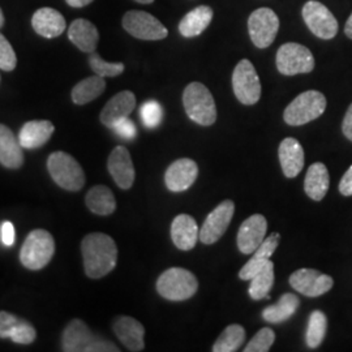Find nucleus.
Masks as SVG:
<instances>
[{"label": "nucleus", "instance_id": "1", "mask_svg": "<svg viewBox=\"0 0 352 352\" xmlns=\"http://www.w3.org/2000/svg\"><path fill=\"white\" fill-rule=\"evenodd\" d=\"M84 269L89 278L98 279L111 273L118 263V247L111 236L93 232L81 243Z\"/></svg>", "mask_w": 352, "mask_h": 352}, {"label": "nucleus", "instance_id": "2", "mask_svg": "<svg viewBox=\"0 0 352 352\" xmlns=\"http://www.w3.org/2000/svg\"><path fill=\"white\" fill-rule=\"evenodd\" d=\"M62 349L64 352H119L110 340L96 337L81 320H72L63 331Z\"/></svg>", "mask_w": 352, "mask_h": 352}, {"label": "nucleus", "instance_id": "3", "mask_svg": "<svg viewBox=\"0 0 352 352\" xmlns=\"http://www.w3.org/2000/svg\"><path fill=\"white\" fill-rule=\"evenodd\" d=\"M183 104L189 119L202 126H213L217 106L210 90L201 82H190L183 93Z\"/></svg>", "mask_w": 352, "mask_h": 352}, {"label": "nucleus", "instance_id": "4", "mask_svg": "<svg viewBox=\"0 0 352 352\" xmlns=\"http://www.w3.org/2000/svg\"><path fill=\"white\" fill-rule=\"evenodd\" d=\"M199 289V280L192 272L183 267H170L157 280L158 294L171 302L190 299Z\"/></svg>", "mask_w": 352, "mask_h": 352}, {"label": "nucleus", "instance_id": "5", "mask_svg": "<svg viewBox=\"0 0 352 352\" xmlns=\"http://www.w3.org/2000/svg\"><path fill=\"white\" fill-rule=\"evenodd\" d=\"M327 104V97L321 91L308 90L289 103L283 113V119L289 126H304L325 113Z\"/></svg>", "mask_w": 352, "mask_h": 352}, {"label": "nucleus", "instance_id": "6", "mask_svg": "<svg viewBox=\"0 0 352 352\" xmlns=\"http://www.w3.org/2000/svg\"><path fill=\"white\" fill-rule=\"evenodd\" d=\"M47 168L54 182L65 190L77 192L85 186L82 167L68 153H52L47 160Z\"/></svg>", "mask_w": 352, "mask_h": 352}, {"label": "nucleus", "instance_id": "7", "mask_svg": "<svg viewBox=\"0 0 352 352\" xmlns=\"http://www.w3.org/2000/svg\"><path fill=\"white\" fill-rule=\"evenodd\" d=\"M55 252V241L46 230L32 231L20 251L21 264L29 270H41L49 264Z\"/></svg>", "mask_w": 352, "mask_h": 352}, {"label": "nucleus", "instance_id": "8", "mask_svg": "<svg viewBox=\"0 0 352 352\" xmlns=\"http://www.w3.org/2000/svg\"><path fill=\"white\" fill-rule=\"evenodd\" d=\"M276 63L279 74L285 76L311 74L316 64L311 50L295 42L285 43L278 49Z\"/></svg>", "mask_w": 352, "mask_h": 352}, {"label": "nucleus", "instance_id": "9", "mask_svg": "<svg viewBox=\"0 0 352 352\" xmlns=\"http://www.w3.org/2000/svg\"><path fill=\"white\" fill-rule=\"evenodd\" d=\"M232 89L241 104L253 106L260 101L261 81L254 65L248 59L236 64L232 74Z\"/></svg>", "mask_w": 352, "mask_h": 352}, {"label": "nucleus", "instance_id": "10", "mask_svg": "<svg viewBox=\"0 0 352 352\" xmlns=\"http://www.w3.org/2000/svg\"><path fill=\"white\" fill-rule=\"evenodd\" d=\"M122 24L128 34L142 41H161L168 34L166 26L145 11H128L123 16Z\"/></svg>", "mask_w": 352, "mask_h": 352}, {"label": "nucleus", "instance_id": "11", "mask_svg": "<svg viewBox=\"0 0 352 352\" xmlns=\"http://www.w3.org/2000/svg\"><path fill=\"white\" fill-rule=\"evenodd\" d=\"M305 25L321 39H333L338 34V21L327 6L317 0H309L302 10Z\"/></svg>", "mask_w": 352, "mask_h": 352}, {"label": "nucleus", "instance_id": "12", "mask_svg": "<svg viewBox=\"0 0 352 352\" xmlns=\"http://www.w3.org/2000/svg\"><path fill=\"white\" fill-rule=\"evenodd\" d=\"M279 19L270 8H258L248 19V32L252 42L258 49L269 47L277 37Z\"/></svg>", "mask_w": 352, "mask_h": 352}, {"label": "nucleus", "instance_id": "13", "mask_svg": "<svg viewBox=\"0 0 352 352\" xmlns=\"http://www.w3.org/2000/svg\"><path fill=\"white\" fill-rule=\"evenodd\" d=\"M235 212V205L231 200L221 202L213 212L206 217L201 230L200 240L206 245H212L221 239L230 226Z\"/></svg>", "mask_w": 352, "mask_h": 352}, {"label": "nucleus", "instance_id": "14", "mask_svg": "<svg viewBox=\"0 0 352 352\" xmlns=\"http://www.w3.org/2000/svg\"><path fill=\"white\" fill-rule=\"evenodd\" d=\"M289 285L304 296L318 298L331 289L334 280L315 269H299L291 274Z\"/></svg>", "mask_w": 352, "mask_h": 352}, {"label": "nucleus", "instance_id": "15", "mask_svg": "<svg viewBox=\"0 0 352 352\" xmlns=\"http://www.w3.org/2000/svg\"><path fill=\"white\" fill-rule=\"evenodd\" d=\"M267 231V221L263 214H253L247 218L238 232V248L243 254H253L263 244Z\"/></svg>", "mask_w": 352, "mask_h": 352}, {"label": "nucleus", "instance_id": "16", "mask_svg": "<svg viewBox=\"0 0 352 352\" xmlns=\"http://www.w3.org/2000/svg\"><path fill=\"white\" fill-rule=\"evenodd\" d=\"M199 176V166L189 158H180L168 166L164 174L166 187L171 192H184L193 186Z\"/></svg>", "mask_w": 352, "mask_h": 352}, {"label": "nucleus", "instance_id": "17", "mask_svg": "<svg viewBox=\"0 0 352 352\" xmlns=\"http://www.w3.org/2000/svg\"><path fill=\"white\" fill-rule=\"evenodd\" d=\"M109 173L113 176V182L122 189H129L135 183V166L131 154L124 146H116L107 161Z\"/></svg>", "mask_w": 352, "mask_h": 352}, {"label": "nucleus", "instance_id": "18", "mask_svg": "<svg viewBox=\"0 0 352 352\" xmlns=\"http://www.w3.org/2000/svg\"><path fill=\"white\" fill-rule=\"evenodd\" d=\"M113 333L119 340L124 344L126 350L132 352H139L145 347V327L133 317L122 316L116 318L113 322Z\"/></svg>", "mask_w": 352, "mask_h": 352}, {"label": "nucleus", "instance_id": "19", "mask_svg": "<svg viewBox=\"0 0 352 352\" xmlns=\"http://www.w3.org/2000/svg\"><path fill=\"white\" fill-rule=\"evenodd\" d=\"M200 231L197 222L188 214H179L171 225V239L180 251H190L197 244Z\"/></svg>", "mask_w": 352, "mask_h": 352}, {"label": "nucleus", "instance_id": "20", "mask_svg": "<svg viewBox=\"0 0 352 352\" xmlns=\"http://www.w3.org/2000/svg\"><path fill=\"white\" fill-rule=\"evenodd\" d=\"M278 155L282 171L286 177L292 179L302 173L305 154L302 144L298 140L292 138L283 140L279 145Z\"/></svg>", "mask_w": 352, "mask_h": 352}, {"label": "nucleus", "instance_id": "21", "mask_svg": "<svg viewBox=\"0 0 352 352\" xmlns=\"http://www.w3.org/2000/svg\"><path fill=\"white\" fill-rule=\"evenodd\" d=\"M136 107V97L132 91L124 90L113 96L110 101L106 103L100 115L103 126H111L120 119L128 118Z\"/></svg>", "mask_w": 352, "mask_h": 352}, {"label": "nucleus", "instance_id": "22", "mask_svg": "<svg viewBox=\"0 0 352 352\" xmlns=\"http://www.w3.org/2000/svg\"><path fill=\"white\" fill-rule=\"evenodd\" d=\"M32 26L34 32L45 38L59 37L65 30L63 14L54 8H39L32 17Z\"/></svg>", "mask_w": 352, "mask_h": 352}, {"label": "nucleus", "instance_id": "23", "mask_svg": "<svg viewBox=\"0 0 352 352\" xmlns=\"http://www.w3.org/2000/svg\"><path fill=\"white\" fill-rule=\"evenodd\" d=\"M68 38L78 50L90 54L98 46L100 33L97 26L89 20L77 19L68 29Z\"/></svg>", "mask_w": 352, "mask_h": 352}, {"label": "nucleus", "instance_id": "24", "mask_svg": "<svg viewBox=\"0 0 352 352\" xmlns=\"http://www.w3.org/2000/svg\"><path fill=\"white\" fill-rule=\"evenodd\" d=\"M54 131L55 126L49 120H32L21 128L19 141L23 149H37L51 139Z\"/></svg>", "mask_w": 352, "mask_h": 352}, {"label": "nucleus", "instance_id": "25", "mask_svg": "<svg viewBox=\"0 0 352 352\" xmlns=\"http://www.w3.org/2000/svg\"><path fill=\"white\" fill-rule=\"evenodd\" d=\"M0 164L7 168H20L24 164V153L20 141L4 124H0Z\"/></svg>", "mask_w": 352, "mask_h": 352}, {"label": "nucleus", "instance_id": "26", "mask_svg": "<svg viewBox=\"0 0 352 352\" xmlns=\"http://www.w3.org/2000/svg\"><path fill=\"white\" fill-rule=\"evenodd\" d=\"M213 20V10L209 6H199L189 11L179 23V32L183 37H197L210 25Z\"/></svg>", "mask_w": 352, "mask_h": 352}, {"label": "nucleus", "instance_id": "27", "mask_svg": "<svg viewBox=\"0 0 352 352\" xmlns=\"http://www.w3.org/2000/svg\"><path fill=\"white\" fill-rule=\"evenodd\" d=\"M330 186V177L327 167L321 162L312 164L305 175L304 190L314 201H321L327 196Z\"/></svg>", "mask_w": 352, "mask_h": 352}, {"label": "nucleus", "instance_id": "28", "mask_svg": "<svg viewBox=\"0 0 352 352\" xmlns=\"http://www.w3.org/2000/svg\"><path fill=\"white\" fill-rule=\"evenodd\" d=\"M300 300L294 294H285L276 304L265 308L263 318L269 324H282L296 314Z\"/></svg>", "mask_w": 352, "mask_h": 352}, {"label": "nucleus", "instance_id": "29", "mask_svg": "<svg viewBox=\"0 0 352 352\" xmlns=\"http://www.w3.org/2000/svg\"><path fill=\"white\" fill-rule=\"evenodd\" d=\"M89 210L97 215H110L116 209V200L111 189L106 186H96L85 197Z\"/></svg>", "mask_w": 352, "mask_h": 352}, {"label": "nucleus", "instance_id": "30", "mask_svg": "<svg viewBox=\"0 0 352 352\" xmlns=\"http://www.w3.org/2000/svg\"><path fill=\"white\" fill-rule=\"evenodd\" d=\"M106 89V81L101 76H90L88 78L80 81L72 89L71 97L72 101L78 106L87 104L89 102L97 100Z\"/></svg>", "mask_w": 352, "mask_h": 352}, {"label": "nucleus", "instance_id": "31", "mask_svg": "<svg viewBox=\"0 0 352 352\" xmlns=\"http://www.w3.org/2000/svg\"><path fill=\"white\" fill-rule=\"evenodd\" d=\"M274 285V264L269 261L264 267L251 279L250 296L253 300L270 299L269 292Z\"/></svg>", "mask_w": 352, "mask_h": 352}, {"label": "nucleus", "instance_id": "32", "mask_svg": "<svg viewBox=\"0 0 352 352\" xmlns=\"http://www.w3.org/2000/svg\"><path fill=\"white\" fill-rule=\"evenodd\" d=\"M245 340V330L241 325L232 324L222 331L213 344V352H235L239 350Z\"/></svg>", "mask_w": 352, "mask_h": 352}, {"label": "nucleus", "instance_id": "33", "mask_svg": "<svg viewBox=\"0 0 352 352\" xmlns=\"http://www.w3.org/2000/svg\"><path fill=\"white\" fill-rule=\"evenodd\" d=\"M327 318L324 312L315 311L309 316L308 327L305 333V342L309 349H317L327 336Z\"/></svg>", "mask_w": 352, "mask_h": 352}, {"label": "nucleus", "instance_id": "34", "mask_svg": "<svg viewBox=\"0 0 352 352\" xmlns=\"http://www.w3.org/2000/svg\"><path fill=\"white\" fill-rule=\"evenodd\" d=\"M89 65L96 75L101 76L103 78L120 76L126 69L123 63H109V62L103 60L96 51L90 52V55H89Z\"/></svg>", "mask_w": 352, "mask_h": 352}, {"label": "nucleus", "instance_id": "35", "mask_svg": "<svg viewBox=\"0 0 352 352\" xmlns=\"http://www.w3.org/2000/svg\"><path fill=\"white\" fill-rule=\"evenodd\" d=\"M276 342V333L270 327L261 329L244 349V352H267Z\"/></svg>", "mask_w": 352, "mask_h": 352}, {"label": "nucleus", "instance_id": "36", "mask_svg": "<svg viewBox=\"0 0 352 352\" xmlns=\"http://www.w3.org/2000/svg\"><path fill=\"white\" fill-rule=\"evenodd\" d=\"M142 123L148 128H155L160 126L164 118L162 106L157 101L145 102L140 110Z\"/></svg>", "mask_w": 352, "mask_h": 352}, {"label": "nucleus", "instance_id": "37", "mask_svg": "<svg viewBox=\"0 0 352 352\" xmlns=\"http://www.w3.org/2000/svg\"><path fill=\"white\" fill-rule=\"evenodd\" d=\"M17 58L12 45L0 33V69L11 72L16 68Z\"/></svg>", "mask_w": 352, "mask_h": 352}, {"label": "nucleus", "instance_id": "38", "mask_svg": "<svg viewBox=\"0 0 352 352\" xmlns=\"http://www.w3.org/2000/svg\"><path fill=\"white\" fill-rule=\"evenodd\" d=\"M36 338H37L36 329L25 320H23L17 327H14L10 337V340H12V342L19 344H30L36 340Z\"/></svg>", "mask_w": 352, "mask_h": 352}, {"label": "nucleus", "instance_id": "39", "mask_svg": "<svg viewBox=\"0 0 352 352\" xmlns=\"http://www.w3.org/2000/svg\"><path fill=\"white\" fill-rule=\"evenodd\" d=\"M270 260H266V258H261L258 256H254L252 254V258L241 267V270L239 272V278L243 280H251L252 278L254 277L265 265L267 264Z\"/></svg>", "mask_w": 352, "mask_h": 352}, {"label": "nucleus", "instance_id": "40", "mask_svg": "<svg viewBox=\"0 0 352 352\" xmlns=\"http://www.w3.org/2000/svg\"><path fill=\"white\" fill-rule=\"evenodd\" d=\"M279 240H280V235L278 232H274L273 235L267 236L266 239L263 241V244L256 250V252L253 253L254 256H258L261 258H266V260H270L272 256L274 254V252L279 245Z\"/></svg>", "mask_w": 352, "mask_h": 352}, {"label": "nucleus", "instance_id": "41", "mask_svg": "<svg viewBox=\"0 0 352 352\" xmlns=\"http://www.w3.org/2000/svg\"><path fill=\"white\" fill-rule=\"evenodd\" d=\"M23 318L1 311L0 312V338H10L14 327H17Z\"/></svg>", "mask_w": 352, "mask_h": 352}, {"label": "nucleus", "instance_id": "42", "mask_svg": "<svg viewBox=\"0 0 352 352\" xmlns=\"http://www.w3.org/2000/svg\"><path fill=\"white\" fill-rule=\"evenodd\" d=\"M111 128H113V132L122 139H135L138 135V129H136L135 123L132 120H129L128 118H123V119L118 120Z\"/></svg>", "mask_w": 352, "mask_h": 352}, {"label": "nucleus", "instance_id": "43", "mask_svg": "<svg viewBox=\"0 0 352 352\" xmlns=\"http://www.w3.org/2000/svg\"><path fill=\"white\" fill-rule=\"evenodd\" d=\"M14 238H16V234H14V227H13L11 222H4L1 225V241L4 245L7 247H11L14 243Z\"/></svg>", "mask_w": 352, "mask_h": 352}, {"label": "nucleus", "instance_id": "44", "mask_svg": "<svg viewBox=\"0 0 352 352\" xmlns=\"http://www.w3.org/2000/svg\"><path fill=\"white\" fill-rule=\"evenodd\" d=\"M340 192L343 196H352V166L340 179Z\"/></svg>", "mask_w": 352, "mask_h": 352}, {"label": "nucleus", "instance_id": "45", "mask_svg": "<svg viewBox=\"0 0 352 352\" xmlns=\"http://www.w3.org/2000/svg\"><path fill=\"white\" fill-rule=\"evenodd\" d=\"M342 131H343V135L346 136V139L352 141V103L347 110V113L343 118V123H342Z\"/></svg>", "mask_w": 352, "mask_h": 352}, {"label": "nucleus", "instance_id": "46", "mask_svg": "<svg viewBox=\"0 0 352 352\" xmlns=\"http://www.w3.org/2000/svg\"><path fill=\"white\" fill-rule=\"evenodd\" d=\"M94 0H65V3L74 8H82L87 7L90 3H93Z\"/></svg>", "mask_w": 352, "mask_h": 352}, {"label": "nucleus", "instance_id": "47", "mask_svg": "<svg viewBox=\"0 0 352 352\" xmlns=\"http://www.w3.org/2000/svg\"><path fill=\"white\" fill-rule=\"evenodd\" d=\"M344 33H346V36L352 39V13L350 14V17H349V20L346 21V25H344Z\"/></svg>", "mask_w": 352, "mask_h": 352}, {"label": "nucleus", "instance_id": "48", "mask_svg": "<svg viewBox=\"0 0 352 352\" xmlns=\"http://www.w3.org/2000/svg\"><path fill=\"white\" fill-rule=\"evenodd\" d=\"M135 1H138L140 4H151L154 0H135Z\"/></svg>", "mask_w": 352, "mask_h": 352}, {"label": "nucleus", "instance_id": "49", "mask_svg": "<svg viewBox=\"0 0 352 352\" xmlns=\"http://www.w3.org/2000/svg\"><path fill=\"white\" fill-rule=\"evenodd\" d=\"M3 25H4V14H3V11L0 8V28Z\"/></svg>", "mask_w": 352, "mask_h": 352}]
</instances>
